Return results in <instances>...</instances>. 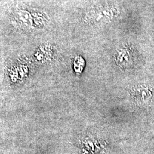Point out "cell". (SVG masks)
<instances>
[{"instance_id": "6da1fadb", "label": "cell", "mask_w": 154, "mask_h": 154, "mask_svg": "<svg viewBox=\"0 0 154 154\" xmlns=\"http://www.w3.org/2000/svg\"><path fill=\"white\" fill-rule=\"evenodd\" d=\"M132 98L139 105H149L152 98V92L148 86L139 85L133 88Z\"/></svg>"}]
</instances>
